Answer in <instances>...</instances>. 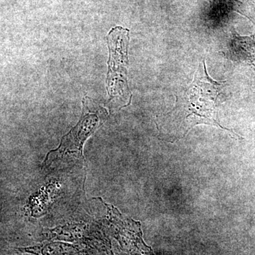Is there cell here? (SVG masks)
<instances>
[{"label": "cell", "instance_id": "obj_3", "mask_svg": "<svg viewBox=\"0 0 255 255\" xmlns=\"http://www.w3.org/2000/svg\"><path fill=\"white\" fill-rule=\"evenodd\" d=\"M99 123L100 119L97 114H84L78 125L62 139L59 147L48 153L43 165H50L56 159L63 158L65 156L83 157L84 142L99 127Z\"/></svg>", "mask_w": 255, "mask_h": 255}, {"label": "cell", "instance_id": "obj_4", "mask_svg": "<svg viewBox=\"0 0 255 255\" xmlns=\"http://www.w3.org/2000/svg\"><path fill=\"white\" fill-rule=\"evenodd\" d=\"M228 58L234 62L255 67V41L253 36H241L233 31L227 45Z\"/></svg>", "mask_w": 255, "mask_h": 255}, {"label": "cell", "instance_id": "obj_1", "mask_svg": "<svg viewBox=\"0 0 255 255\" xmlns=\"http://www.w3.org/2000/svg\"><path fill=\"white\" fill-rule=\"evenodd\" d=\"M224 84L210 78L204 60L199 63L194 80L182 96H178L175 107L167 117L169 125L165 135L169 140L182 138L199 124L220 127L237 135L221 126L216 117L218 98Z\"/></svg>", "mask_w": 255, "mask_h": 255}, {"label": "cell", "instance_id": "obj_2", "mask_svg": "<svg viewBox=\"0 0 255 255\" xmlns=\"http://www.w3.org/2000/svg\"><path fill=\"white\" fill-rule=\"evenodd\" d=\"M107 41L110 50V59L106 83L110 100H112L118 96L127 97L128 93L127 67L129 30L121 26L112 28L107 36Z\"/></svg>", "mask_w": 255, "mask_h": 255}]
</instances>
